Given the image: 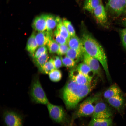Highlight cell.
Masks as SVG:
<instances>
[{
    "label": "cell",
    "mask_w": 126,
    "mask_h": 126,
    "mask_svg": "<svg viewBox=\"0 0 126 126\" xmlns=\"http://www.w3.org/2000/svg\"><path fill=\"white\" fill-rule=\"evenodd\" d=\"M91 84L82 85L77 84L70 79L63 88L62 96L67 108H75L80 102L91 92Z\"/></svg>",
    "instance_id": "1"
},
{
    "label": "cell",
    "mask_w": 126,
    "mask_h": 126,
    "mask_svg": "<svg viewBox=\"0 0 126 126\" xmlns=\"http://www.w3.org/2000/svg\"><path fill=\"white\" fill-rule=\"evenodd\" d=\"M81 40L84 51L98 61L105 70L108 80L111 81L107 57L102 46L91 35L87 33L83 34Z\"/></svg>",
    "instance_id": "2"
},
{
    "label": "cell",
    "mask_w": 126,
    "mask_h": 126,
    "mask_svg": "<svg viewBox=\"0 0 126 126\" xmlns=\"http://www.w3.org/2000/svg\"><path fill=\"white\" fill-rule=\"evenodd\" d=\"M29 94L31 101L34 103L47 105L49 102L41 84L38 74L32 77Z\"/></svg>",
    "instance_id": "3"
},
{
    "label": "cell",
    "mask_w": 126,
    "mask_h": 126,
    "mask_svg": "<svg viewBox=\"0 0 126 126\" xmlns=\"http://www.w3.org/2000/svg\"><path fill=\"white\" fill-rule=\"evenodd\" d=\"M101 93L99 92L88 97L79 105L76 113V117L79 118L92 116L97 102L100 99Z\"/></svg>",
    "instance_id": "4"
},
{
    "label": "cell",
    "mask_w": 126,
    "mask_h": 126,
    "mask_svg": "<svg viewBox=\"0 0 126 126\" xmlns=\"http://www.w3.org/2000/svg\"><path fill=\"white\" fill-rule=\"evenodd\" d=\"M3 118L6 126H23L22 116L14 110L10 109L4 110Z\"/></svg>",
    "instance_id": "5"
},
{
    "label": "cell",
    "mask_w": 126,
    "mask_h": 126,
    "mask_svg": "<svg viewBox=\"0 0 126 126\" xmlns=\"http://www.w3.org/2000/svg\"><path fill=\"white\" fill-rule=\"evenodd\" d=\"M113 112L111 107L106 103L100 100L96 104L92 118H111Z\"/></svg>",
    "instance_id": "6"
},
{
    "label": "cell",
    "mask_w": 126,
    "mask_h": 126,
    "mask_svg": "<svg viewBox=\"0 0 126 126\" xmlns=\"http://www.w3.org/2000/svg\"><path fill=\"white\" fill-rule=\"evenodd\" d=\"M46 105L49 116L52 119L59 123L64 121L66 118V114L63 108L49 102Z\"/></svg>",
    "instance_id": "7"
},
{
    "label": "cell",
    "mask_w": 126,
    "mask_h": 126,
    "mask_svg": "<svg viewBox=\"0 0 126 126\" xmlns=\"http://www.w3.org/2000/svg\"><path fill=\"white\" fill-rule=\"evenodd\" d=\"M107 9L112 15L117 17L123 12L126 7V0H108Z\"/></svg>",
    "instance_id": "8"
},
{
    "label": "cell",
    "mask_w": 126,
    "mask_h": 126,
    "mask_svg": "<svg viewBox=\"0 0 126 126\" xmlns=\"http://www.w3.org/2000/svg\"><path fill=\"white\" fill-rule=\"evenodd\" d=\"M82 57L84 62L88 65L103 81V75L98 61L87 54L84 50Z\"/></svg>",
    "instance_id": "9"
},
{
    "label": "cell",
    "mask_w": 126,
    "mask_h": 126,
    "mask_svg": "<svg viewBox=\"0 0 126 126\" xmlns=\"http://www.w3.org/2000/svg\"><path fill=\"white\" fill-rule=\"evenodd\" d=\"M69 76L70 80L78 84L85 85L91 84V81L76 68L70 71Z\"/></svg>",
    "instance_id": "10"
},
{
    "label": "cell",
    "mask_w": 126,
    "mask_h": 126,
    "mask_svg": "<svg viewBox=\"0 0 126 126\" xmlns=\"http://www.w3.org/2000/svg\"><path fill=\"white\" fill-rule=\"evenodd\" d=\"M93 11V13L97 21L101 24H105L107 21V18L105 9L101 2Z\"/></svg>",
    "instance_id": "11"
},
{
    "label": "cell",
    "mask_w": 126,
    "mask_h": 126,
    "mask_svg": "<svg viewBox=\"0 0 126 126\" xmlns=\"http://www.w3.org/2000/svg\"><path fill=\"white\" fill-rule=\"evenodd\" d=\"M52 31H46L35 33V39L38 47L46 46L49 41L52 39Z\"/></svg>",
    "instance_id": "12"
},
{
    "label": "cell",
    "mask_w": 126,
    "mask_h": 126,
    "mask_svg": "<svg viewBox=\"0 0 126 126\" xmlns=\"http://www.w3.org/2000/svg\"><path fill=\"white\" fill-rule=\"evenodd\" d=\"M110 105L115 108L120 113H122L125 104V100L121 95L116 96L106 100Z\"/></svg>",
    "instance_id": "13"
},
{
    "label": "cell",
    "mask_w": 126,
    "mask_h": 126,
    "mask_svg": "<svg viewBox=\"0 0 126 126\" xmlns=\"http://www.w3.org/2000/svg\"><path fill=\"white\" fill-rule=\"evenodd\" d=\"M32 26L38 32L47 30L46 14L41 15L35 17L33 21Z\"/></svg>",
    "instance_id": "14"
},
{
    "label": "cell",
    "mask_w": 126,
    "mask_h": 126,
    "mask_svg": "<svg viewBox=\"0 0 126 126\" xmlns=\"http://www.w3.org/2000/svg\"><path fill=\"white\" fill-rule=\"evenodd\" d=\"M113 125L111 117L105 118H92L88 126H114Z\"/></svg>",
    "instance_id": "15"
},
{
    "label": "cell",
    "mask_w": 126,
    "mask_h": 126,
    "mask_svg": "<svg viewBox=\"0 0 126 126\" xmlns=\"http://www.w3.org/2000/svg\"><path fill=\"white\" fill-rule=\"evenodd\" d=\"M46 19L47 30L49 31H52L57 27L61 20L59 17L50 14H46Z\"/></svg>",
    "instance_id": "16"
},
{
    "label": "cell",
    "mask_w": 126,
    "mask_h": 126,
    "mask_svg": "<svg viewBox=\"0 0 126 126\" xmlns=\"http://www.w3.org/2000/svg\"><path fill=\"white\" fill-rule=\"evenodd\" d=\"M121 91L119 87L116 84H114L109 87L103 94L104 98L107 100L110 98L121 95Z\"/></svg>",
    "instance_id": "17"
},
{
    "label": "cell",
    "mask_w": 126,
    "mask_h": 126,
    "mask_svg": "<svg viewBox=\"0 0 126 126\" xmlns=\"http://www.w3.org/2000/svg\"><path fill=\"white\" fill-rule=\"evenodd\" d=\"M67 44L70 48L84 50L81 39L76 35L70 36L67 40Z\"/></svg>",
    "instance_id": "18"
},
{
    "label": "cell",
    "mask_w": 126,
    "mask_h": 126,
    "mask_svg": "<svg viewBox=\"0 0 126 126\" xmlns=\"http://www.w3.org/2000/svg\"><path fill=\"white\" fill-rule=\"evenodd\" d=\"M76 69L91 81L95 74L90 67L84 62L79 64Z\"/></svg>",
    "instance_id": "19"
},
{
    "label": "cell",
    "mask_w": 126,
    "mask_h": 126,
    "mask_svg": "<svg viewBox=\"0 0 126 126\" xmlns=\"http://www.w3.org/2000/svg\"><path fill=\"white\" fill-rule=\"evenodd\" d=\"M38 47L35 39V33L33 32L28 39L26 45V49L32 55Z\"/></svg>",
    "instance_id": "20"
},
{
    "label": "cell",
    "mask_w": 126,
    "mask_h": 126,
    "mask_svg": "<svg viewBox=\"0 0 126 126\" xmlns=\"http://www.w3.org/2000/svg\"><path fill=\"white\" fill-rule=\"evenodd\" d=\"M55 69L53 59L52 58L48 61L41 67L38 68V70L39 73L44 74H48Z\"/></svg>",
    "instance_id": "21"
},
{
    "label": "cell",
    "mask_w": 126,
    "mask_h": 126,
    "mask_svg": "<svg viewBox=\"0 0 126 126\" xmlns=\"http://www.w3.org/2000/svg\"><path fill=\"white\" fill-rule=\"evenodd\" d=\"M84 51L69 48L66 54V56L74 60L75 61L83 56Z\"/></svg>",
    "instance_id": "22"
},
{
    "label": "cell",
    "mask_w": 126,
    "mask_h": 126,
    "mask_svg": "<svg viewBox=\"0 0 126 126\" xmlns=\"http://www.w3.org/2000/svg\"><path fill=\"white\" fill-rule=\"evenodd\" d=\"M101 1V0H85L83 7L84 9L92 12L99 5Z\"/></svg>",
    "instance_id": "23"
},
{
    "label": "cell",
    "mask_w": 126,
    "mask_h": 126,
    "mask_svg": "<svg viewBox=\"0 0 126 126\" xmlns=\"http://www.w3.org/2000/svg\"><path fill=\"white\" fill-rule=\"evenodd\" d=\"M49 57L47 52L42 54L38 58L34 59L33 61L35 66L38 68L41 67L48 61Z\"/></svg>",
    "instance_id": "24"
},
{
    "label": "cell",
    "mask_w": 126,
    "mask_h": 126,
    "mask_svg": "<svg viewBox=\"0 0 126 126\" xmlns=\"http://www.w3.org/2000/svg\"><path fill=\"white\" fill-rule=\"evenodd\" d=\"M56 30L61 35L67 40L70 37L66 28L61 19L57 24Z\"/></svg>",
    "instance_id": "25"
},
{
    "label": "cell",
    "mask_w": 126,
    "mask_h": 126,
    "mask_svg": "<svg viewBox=\"0 0 126 126\" xmlns=\"http://www.w3.org/2000/svg\"><path fill=\"white\" fill-rule=\"evenodd\" d=\"M49 78L51 81L57 82L60 81L61 79L62 75L61 72L58 69H55L48 74Z\"/></svg>",
    "instance_id": "26"
},
{
    "label": "cell",
    "mask_w": 126,
    "mask_h": 126,
    "mask_svg": "<svg viewBox=\"0 0 126 126\" xmlns=\"http://www.w3.org/2000/svg\"><path fill=\"white\" fill-rule=\"evenodd\" d=\"M47 45L50 53H57L59 45L54 40L52 39L49 40Z\"/></svg>",
    "instance_id": "27"
},
{
    "label": "cell",
    "mask_w": 126,
    "mask_h": 126,
    "mask_svg": "<svg viewBox=\"0 0 126 126\" xmlns=\"http://www.w3.org/2000/svg\"><path fill=\"white\" fill-rule=\"evenodd\" d=\"M63 23L66 28L70 36H73L76 35L75 29L71 22L65 19L62 20Z\"/></svg>",
    "instance_id": "28"
},
{
    "label": "cell",
    "mask_w": 126,
    "mask_h": 126,
    "mask_svg": "<svg viewBox=\"0 0 126 126\" xmlns=\"http://www.w3.org/2000/svg\"><path fill=\"white\" fill-rule=\"evenodd\" d=\"M63 65L66 67L71 68L74 66L76 64V62L74 60L66 56L61 57Z\"/></svg>",
    "instance_id": "29"
},
{
    "label": "cell",
    "mask_w": 126,
    "mask_h": 126,
    "mask_svg": "<svg viewBox=\"0 0 126 126\" xmlns=\"http://www.w3.org/2000/svg\"><path fill=\"white\" fill-rule=\"evenodd\" d=\"M54 40L59 45L67 44V40L61 35L56 30L54 33Z\"/></svg>",
    "instance_id": "30"
},
{
    "label": "cell",
    "mask_w": 126,
    "mask_h": 126,
    "mask_svg": "<svg viewBox=\"0 0 126 126\" xmlns=\"http://www.w3.org/2000/svg\"><path fill=\"white\" fill-rule=\"evenodd\" d=\"M47 49L46 46L38 47L32 55L33 59L38 58L42 54L47 52Z\"/></svg>",
    "instance_id": "31"
},
{
    "label": "cell",
    "mask_w": 126,
    "mask_h": 126,
    "mask_svg": "<svg viewBox=\"0 0 126 126\" xmlns=\"http://www.w3.org/2000/svg\"><path fill=\"white\" fill-rule=\"evenodd\" d=\"M69 48V47L67 43L59 45L58 51L57 54L61 56L66 54Z\"/></svg>",
    "instance_id": "32"
},
{
    "label": "cell",
    "mask_w": 126,
    "mask_h": 126,
    "mask_svg": "<svg viewBox=\"0 0 126 126\" xmlns=\"http://www.w3.org/2000/svg\"><path fill=\"white\" fill-rule=\"evenodd\" d=\"M53 60L55 69H58L62 66L63 64L61 58L59 57L56 56Z\"/></svg>",
    "instance_id": "33"
},
{
    "label": "cell",
    "mask_w": 126,
    "mask_h": 126,
    "mask_svg": "<svg viewBox=\"0 0 126 126\" xmlns=\"http://www.w3.org/2000/svg\"><path fill=\"white\" fill-rule=\"evenodd\" d=\"M120 35L122 45L126 49V28L121 30Z\"/></svg>",
    "instance_id": "34"
},
{
    "label": "cell",
    "mask_w": 126,
    "mask_h": 126,
    "mask_svg": "<svg viewBox=\"0 0 126 126\" xmlns=\"http://www.w3.org/2000/svg\"><path fill=\"white\" fill-rule=\"evenodd\" d=\"M123 24L126 27V19L124 21Z\"/></svg>",
    "instance_id": "35"
},
{
    "label": "cell",
    "mask_w": 126,
    "mask_h": 126,
    "mask_svg": "<svg viewBox=\"0 0 126 126\" xmlns=\"http://www.w3.org/2000/svg\"><path fill=\"white\" fill-rule=\"evenodd\" d=\"M68 126H73V124L72 123H71Z\"/></svg>",
    "instance_id": "36"
},
{
    "label": "cell",
    "mask_w": 126,
    "mask_h": 126,
    "mask_svg": "<svg viewBox=\"0 0 126 126\" xmlns=\"http://www.w3.org/2000/svg\"></svg>",
    "instance_id": "37"
}]
</instances>
